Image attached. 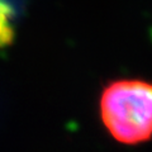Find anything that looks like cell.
Segmentation results:
<instances>
[{"label":"cell","instance_id":"cell-1","mask_svg":"<svg viewBox=\"0 0 152 152\" xmlns=\"http://www.w3.org/2000/svg\"><path fill=\"white\" fill-rule=\"evenodd\" d=\"M100 114L118 142L141 143L152 137V84L140 80L112 83L103 91Z\"/></svg>","mask_w":152,"mask_h":152},{"label":"cell","instance_id":"cell-2","mask_svg":"<svg viewBox=\"0 0 152 152\" xmlns=\"http://www.w3.org/2000/svg\"><path fill=\"white\" fill-rule=\"evenodd\" d=\"M14 7L10 0H0V47L10 45L14 37Z\"/></svg>","mask_w":152,"mask_h":152}]
</instances>
